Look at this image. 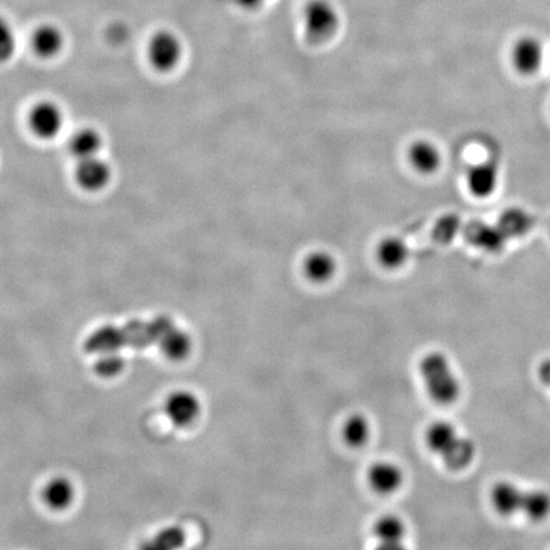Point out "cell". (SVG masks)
<instances>
[{"instance_id": "obj_1", "label": "cell", "mask_w": 550, "mask_h": 550, "mask_svg": "<svg viewBox=\"0 0 550 550\" xmlns=\"http://www.w3.org/2000/svg\"><path fill=\"white\" fill-rule=\"evenodd\" d=\"M168 317H157L152 322H132L122 328L105 326L97 330L86 342V349L90 354L118 352V349L131 345L144 348L153 343H160L162 336L173 328Z\"/></svg>"}, {"instance_id": "obj_2", "label": "cell", "mask_w": 550, "mask_h": 550, "mask_svg": "<svg viewBox=\"0 0 550 550\" xmlns=\"http://www.w3.org/2000/svg\"><path fill=\"white\" fill-rule=\"evenodd\" d=\"M425 439L428 449L450 471H464L477 454L474 442L448 420H436L427 427Z\"/></svg>"}, {"instance_id": "obj_3", "label": "cell", "mask_w": 550, "mask_h": 550, "mask_svg": "<svg viewBox=\"0 0 550 550\" xmlns=\"http://www.w3.org/2000/svg\"><path fill=\"white\" fill-rule=\"evenodd\" d=\"M419 374L427 394L439 406H451L461 395V384L448 355L431 351L419 362Z\"/></svg>"}, {"instance_id": "obj_4", "label": "cell", "mask_w": 550, "mask_h": 550, "mask_svg": "<svg viewBox=\"0 0 550 550\" xmlns=\"http://www.w3.org/2000/svg\"><path fill=\"white\" fill-rule=\"evenodd\" d=\"M303 24L307 38L322 44L334 37L341 25V17L329 0H312L303 9Z\"/></svg>"}, {"instance_id": "obj_5", "label": "cell", "mask_w": 550, "mask_h": 550, "mask_svg": "<svg viewBox=\"0 0 550 550\" xmlns=\"http://www.w3.org/2000/svg\"><path fill=\"white\" fill-rule=\"evenodd\" d=\"M147 58L157 73H173L183 61V42L173 31H157L148 41Z\"/></svg>"}, {"instance_id": "obj_6", "label": "cell", "mask_w": 550, "mask_h": 550, "mask_svg": "<svg viewBox=\"0 0 550 550\" xmlns=\"http://www.w3.org/2000/svg\"><path fill=\"white\" fill-rule=\"evenodd\" d=\"M27 125L35 137L41 141H53L63 132L66 114L59 103L53 100H40L28 111Z\"/></svg>"}, {"instance_id": "obj_7", "label": "cell", "mask_w": 550, "mask_h": 550, "mask_svg": "<svg viewBox=\"0 0 550 550\" xmlns=\"http://www.w3.org/2000/svg\"><path fill=\"white\" fill-rule=\"evenodd\" d=\"M112 167L101 156L77 162L74 180L77 185L87 193L103 192L111 184Z\"/></svg>"}, {"instance_id": "obj_8", "label": "cell", "mask_w": 550, "mask_h": 550, "mask_svg": "<svg viewBox=\"0 0 550 550\" xmlns=\"http://www.w3.org/2000/svg\"><path fill=\"white\" fill-rule=\"evenodd\" d=\"M529 498L530 491H523L511 481H500L491 491L492 506L502 516L525 514Z\"/></svg>"}, {"instance_id": "obj_9", "label": "cell", "mask_w": 550, "mask_h": 550, "mask_svg": "<svg viewBox=\"0 0 550 550\" xmlns=\"http://www.w3.org/2000/svg\"><path fill=\"white\" fill-rule=\"evenodd\" d=\"M370 487L380 494H391L399 491L404 483V471L399 465L389 460L374 462L367 471Z\"/></svg>"}, {"instance_id": "obj_10", "label": "cell", "mask_w": 550, "mask_h": 550, "mask_svg": "<svg viewBox=\"0 0 550 550\" xmlns=\"http://www.w3.org/2000/svg\"><path fill=\"white\" fill-rule=\"evenodd\" d=\"M66 47V37L58 26L44 24L32 32L31 48L40 59L50 60L59 57Z\"/></svg>"}, {"instance_id": "obj_11", "label": "cell", "mask_w": 550, "mask_h": 550, "mask_svg": "<svg viewBox=\"0 0 550 550\" xmlns=\"http://www.w3.org/2000/svg\"><path fill=\"white\" fill-rule=\"evenodd\" d=\"M200 401L196 394L181 390L170 395L166 401L168 418L176 426H189L200 414Z\"/></svg>"}, {"instance_id": "obj_12", "label": "cell", "mask_w": 550, "mask_h": 550, "mask_svg": "<svg viewBox=\"0 0 550 550\" xmlns=\"http://www.w3.org/2000/svg\"><path fill=\"white\" fill-rule=\"evenodd\" d=\"M67 145L68 152L76 162L89 160L101 154L103 137L97 129L84 126L72 132Z\"/></svg>"}, {"instance_id": "obj_13", "label": "cell", "mask_w": 550, "mask_h": 550, "mask_svg": "<svg viewBox=\"0 0 550 550\" xmlns=\"http://www.w3.org/2000/svg\"><path fill=\"white\" fill-rule=\"evenodd\" d=\"M372 533H374L380 548H404V539H406L407 534L406 524L395 514L386 513L378 517L372 527Z\"/></svg>"}, {"instance_id": "obj_14", "label": "cell", "mask_w": 550, "mask_h": 550, "mask_svg": "<svg viewBox=\"0 0 550 550\" xmlns=\"http://www.w3.org/2000/svg\"><path fill=\"white\" fill-rule=\"evenodd\" d=\"M513 66L524 76H533L538 72L543 63V47L536 38H521L513 48Z\"/></svg>"}, {"instance_id": "obj_15", "label": "cell", "mask_w": 550, "mask_h": 550, "mask_svg": "<svg viewBox=\"0 0 550 550\" xmlns=\"http://www.w3.org/2000/svg\"><path fill=\"white\" fill-rule=\"evenodd\" d=\"M303 274L312 283H328L338 271L336 259L328 251L316 250L310 252L302 264Z\"/></svg>"}, {"instance_id": "obj_16", "label": "cell", "mask_w": 550, "mask_h": 550, "mask_svg": "<svg viewBox=\"0 0 550 550\" xmlns=\"http://www.w3.org/2000/svg\"><path fill=\"white\" fill-rule=\"evenodd\" d=\"M407 157L412 166L423 175L435 174L442 164L441 152L429 141L414 142V144L410 145Z\"/></svg>"}, {"instance_id": "obj_17", "label": "cell", "mask_w": 550, "mask_h": 550, "mask_svg": "<svg viewBox=\"0 0 550 550\" xmlns=\"http://www.w3.org/2000/svg\"><path fill=\"white\" fill-rule=\"evenodd\" d=\"M467 234L472 245L491 252L502 250L509 239L500 226L487 225L483 222L472 223L469 226Z\"/></svg>"}, {"instance_id": "obj_18", "label": "cell", "mask_w": 550, "mask_h": 550, "mask_svg": "<svg viewBox=\"0 0 550 550\" xmlns=\"http://www.w3.org/2000/svg\"><path fill=\"white\" fill-rule=\"evenodd\" d=\"M409 257V246L403 238H386L377 245L376 258L378 263L386 270H399L407 264Z\"/></svg>"}, {"instance_id": "obj_19", "label": "cell", "mask_w": 550, "mask_h": 550, "mask_svg": "<svg viewBox=\"0 0 550 550\" xmlns=\"http://www.w3.org/2000/svg\"><path fill=\"white\" fill-rule=\"evenodd\" d=\"M498 185L497 166L492 162L477 164L468 175V186L472 196L487 197L496 190Z\"/></svg>"}, {"instance_id": "obj_20", "label": "cell", "mask_w": 550, "mask_h": 550, "mask_svg": "<svg viewBox=\"0 0 550 550\" xmlns=\"http://www.w3.org/2000/svg\"><path fill=\"white\" fill-rule=\"evenodd\" d=\"M372 427L370 419L362 413H354L345 418L342 426V436L351 448H362L370 439Z\"/></svg>"}, {"instance_id": "obj_21", "label": "cell", "mask_w": 550, "mask_h": 550, "mask_svg": "<svg viewBox=\"0 0 550 550\" xmlns=\"http://www.w3.org/2000/svg\"><path fill=\"white\" fill-rule=\"evenodd\" d=\"M161 351L167 358L173 361H183L192 352L193 342L187 333L173 326L166 334L162 336L160 343Z\"/></svg>"}, {"instance_id": "obj_22", "label": "cell", "mask_w": 550, "mask_h": 550, "mask_svg": "<svg viewBox=\"0 0 550 550\" xmlns=\"http://www.w3.org/2000/svg\"><path fill=\"white\" fill-rule=\"evenodd\" d=\"M74 500V487L66 478H55L44 490V501L53 510H66Z\"/></svg>"}, {"instance_id": "obj_23", "label": "cell", "mask_w": 550, "mask_h": 550, "mask_svg": "<svg viewBox=\"0 0 550 550\" xmlns=\"http://www.w3.org/2000/svg\"><path fill=\"white\" fill-rule=\"evenodd\" d=\"M534 225L532 216L520 208L507 209L498 221V226L509 238L525 236Z\"/></svg>"}, {"instance_id": "obj_24", "label": "cell", "mask_w": 550, "mask_h": 550, "mask_svg": "<svg viewBox=\"0 0 550 550\" xmlns=\"http://www.w3.org/2000/svg\"><path fill=\"white\" fill-rule=\"evenodd\" d=\"M17 51V37L12 25L0 16V64L8 63Z\"/></svg>"}, {"instance_id": "obj_25", "label": "cell", "mask_w": 550, "mask_h": 550, "mask_svg": "<svg viewBox=\"0 0 550 550\" xmlns=\"http://www.w3.org/2000/svg\"><path fill=\"white\" fill-rule=\"evenodd\" d=\"M124 368V359L116 352H106L97 359L95 370L100 376L114 377Z\"/></svg>"}, {"instance_id": "obj_26", "label": "cell", "mask_w": 550, "mask_h": 550, "mask_svg": "<svg viewBox=\"0 0 550 550\" xmlns=\"http://www.w3.org/2000/svg\"><path fill=\"white\" fill-rule=\"evenodd\" d=\"M184 542H185L184 532H181L179 527H173V529L164 530V532L154 539V543L152 546L158 549H175L183 545Z\"/></svg>"}, {"instance_id": "obj_27", "label": "cell", "mask_w": 550, "mask_h": 550, "mask_svg": "<svg viewBox=\"0 0 550 550\" xmlns=\"http://www.w3.org/2000/svg\"><path fill=\"white\" fill-rule=\"evenodd\" d=\"M538 376L543 385L550 387V357L539 365Z\"/></svg>"}, {"instance_id": "obj_28", "label": "cell", "mask_w": 550, "mask_h": 550, "mask_svg": "<svg viewBox=\"0 0 550 550\" xmlns=\"http://www.w3.org/2000/svg\"><path fill=\"white\" fill-rule=\"evenodd\" d=\"M264 2L265 0H238L239 5L248 9L258 8V6L263 5Z\"/></svg>"}]
</instances>
